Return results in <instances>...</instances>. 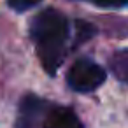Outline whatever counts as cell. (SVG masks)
Listing matches in <instances>:
<instances>
[{
  "instance_id": "cell-1",
  "label": "cell",
  "mask_w": 128,
  "mask_h": 128,
  "mask_svg": "<svg viewBox=\"0 0 128 128\" xmlns=\"http://www.w3.org/2000/svg\"><path fill=\"white\" fill-rule=\"evenodd\" d=\"M30 35L35 42L40 63L48 74H54L65 58L68 21L56 9H46L32 20Z\"/></svg>"
},
{
  "instance_id": "cell-2",
  "label": "cell",
  "mask_w": 128,
  "mask_h": 128,
  "mask_svg": "<svg viewBox=\"0 0 128 128\" xmlns=\"http://www.w3.org/2000/svg\"><path fill=\"white\" fill-rule=\"evenodd\" d=\"M105 77H107L105 70L100 65H96L95 62L77 60L67 74V82L74 91L90 93V91H95L96 88H100L104 84Z\"/></svg>"
},
{
  "instance_id": "cell-3",
  "label": "cell",
  "mask_w": 128,
  "mask_h": 128,
  "mask_svg": "<svg viewBox=\"0 0 128 128\" xmlns=\"http://www.w3.org/2000/svg\"><path fill=\"white\" fill-rule=\"evenodd\" d=\"M46 102L35 96H25L20 105L18 116V128H37L40 119L46 118Z\"/></svg>"
},
{
  "instance_id": "cell-4",
  "label": "cell",
  "mask_w": 128,
  "mask_h": 128,
  "mask_svg": "<svg viewBox=\"0 0 128 128\" xmlns=\"http://www.w3.org/2000/svg\"><path fill=\"white\" fill-rule=\"evenodd\" d=\"M42 128H82V123L74 110L67 107H53L46 112Z\"/></svg>"
},
{
  "instance_id": "cell-5",
  "label": "cell",
  "mask_w": 128,
  "mask_h": 128,
  "mask_svg": "<svg viewBox=\"0 0 128 128\" xmlns=\"http://www.w3.org/2000/svg\"><path fill=\"white\" fill-rule=\"evenodd\" d=\"M110 70L119 81L128 82V49L118 51L110 58Z\"/></svg>"
},
{
  "instance_id": "cell-6",
  "label": "cell",
  "mask_w": 128,
  "mask_h": 128,
  "mask_svg": "<svg viewBox=\"0 0 128 128\" xmlns=\"http://www.w3.org/2000/svg\"><path fill=\"white\" fill-rule=\"evenodd\" d=\"M7 2H9V6H11L14 11L23 12V11H28V9H32V7H35L40 0H7Z\"/></svg>"
},
{
  "instance_id": "cell-7",
  "label": "cell",
  "mask_w": 128,
  "mask_h": 128,
  "mask_svg": "<svg viewBox=\"0 0 128 128\" xmlns=\"http://www.w3.org/2000/svg\"><path fill=\"white\" fill-rule=\"evenodd\" d=\"M91 2L100 7H123L128 4V0H91Z\"/></svg>"
}]
</instances>
